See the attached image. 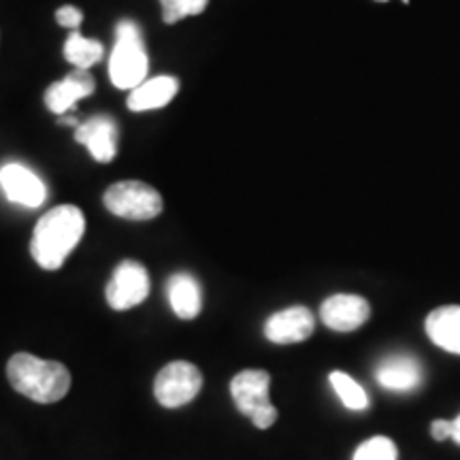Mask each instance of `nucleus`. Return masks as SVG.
I'll return each instance as SVG.
<instances>
[{
    "instance_id": "nucleus-1",
    "label": "nucleus",
    "mask_w": 460,
    "mask_h": 460,
    "mask_svg": "<svg viewBox=\"0 0 460 460\" xmlns=\"http://www.w3.org/2000/svg\"><path fill=\"white\" fill-rule=\"evenodd\" d=\"M85 216L75 205H58L37 222L31 241L34 262L45 271H56L84 237Z\"/></svg>"
},
{
    "instance_id": "nucleus-2",
    "label": "nucleus",
    "mask_w": 460,
    "mask_h": 460,
    "mask_svg": "<svg viewBox=\"0 0 460 460\" xmlns=\"http://www.w3.org/2000/svg\"><path fill=\"white\" fill-rule=\"evenodd\" d=\"M7 377L17 393L43 405L62 401L71 388V373L62 362L45 360L26 352L11 356Z\"/></svg>"
},
{
    "instance_id": "nucleus-3",
    "label": "nucleus",
    "mask_w": 460,
    "mask_h": 460,
    "mask_svg": "<svg viewBox=\"0 0 460 460\" xmlns=\"http://www.w3.org/2000/svg\"><path fill=\"white\" fill-rule=\"evenodd\" d=\"M149 58L139 26L122 20L115 28V45L109 58V77L115 88L135 90L147 79Z\"/></svg>"
},
{
    "instance_id": "nucleus-4",
    "label": "nucleus",
    "mask_w": 460,
    "mask_h": 460,
    "mask_svg": "<svg viewBox=\"0 0 460 460\" xmlns=\"http://www.w3.org/2000/svg\"><path fill=\"white\" fill-rule=\"evenodd\" d=\"M269 386H271V376L262 369L241 371L230 382L234 405L243 416L252 418L258 429L273 427L278 420V410L269 401Z\"/></svg>"
},
{
    "instance_id": "nucleus-5",
    "label": "nucleus",
    "mask_w": 460,
    "mask_h": 460,
    "mask_svg": "<svg viewBox=\"0 0 460 460\" xmlns=\"http://www.w3.org/2000/svg\"><path fill=\"white\" fill-rule=\"evenodd\" d=\"M102 203L113 216L124 220L146 222L163 214L164 200L156 188L143 181H118L107 188Z\"/></svg>"
},
{
    "instance_id": "nucleus-6",
    "label": "nucleus",
    "mask_w": 460,
    "mask_h": 460,
    "mask_svg": "<svg viewBox=\"0 0 460 460\" xmlns=\"http://www.w3.org/2000/svg\"><path fill=\"white\" fill-rule=\"evenodd\" d=\"M203 388V373L188 360L169 362L164 369H160L154 382V394L163 407L175 410V407L188 405L194 401Z\"/></svg>"
},
{
    "instance_id": "nucleus-7",
    "label": "nucleus",
    "mask_w": 460,
    "mask_h": 460,
    "mask_svg": "<svg viewBox=\"0 0 460 460\" xmlns=\"http://www.w3.org/2000/svg\"><path fill=\"white\" fill-rule=\"evenodd\" d=\"M149 288H152V281H149L147 269L141 262H119L105 290L109 307L115 309V312H126V309L137 307L149 296Z\"/></svg>"
},
{
    "instance_id": "nucleus-8",
    "label": "nucleus",
    "mask_w": 460,
    "mask_h": 460,
    "mask_svg": "<svg viewBox=\"0 0 460 460\" xmlns=\"http://www.w3.org/2000/svg\"><path fill=\"white\" fill-rule=\"evenodd\" d=\"M0 188L11 203L28 207V209H37L48 199L45 183L20 163H9L0 169Z\"/></svg>"
},
{
    "instance_id": "nucleus-9",
    "label": "nucleus",
    "mask_w": 460,
    "mask_h": 460,
    "mask_svg": "<svg viewBox=\"0 0 460 460\" xmlns=\"http://www.w3.org/2000/svg\"><path fill=\"white\" fill-rule=\"evenodd\" d=\"M371 315V305L358 295H332L322 303L320 318L337 332H352L360 329Z\"/></svg>"
},
{
    "instance_id": "nucleus-10",
    "label": "nucleus",
    "mask_w": 460,
    "mask_h": 460,
    "mask_svg": "<svg viewBox=\"0 0 460 460\" xmlns=\"http://www.w3.org/2000/svg\"><path fill=\"white\" fill-rule=\"evenodd\" d=\"M75 141L88 147L90 156L96 163L107 164L118 156V126L107 115H96L79 122L75 128Z\"/></svg>"
},
{
    "instance_id": "nucleus-11",
    "label": "nucleus",
    "mask_w": 460,
    "mask_h": 460,
    "mask_svg": "<svg viewBox=\"0 0 460 460\" xmlns=\"http://www.w3.org/2000/svg\"><path fill=\"white\" fill-rule=\"evenodd\" d=\"M315 318L303 305L281 309L264 324V337L273 343H301L314 335Z\"/></svg>"
},
{
    "instance_id": "nucleus-12",
    "label": "nucleus",
    "mask_w": 460,
    "mask_h": 460,
    "mask_svg": "<svg viewBox=\"0 0 460 460\" xmlns=\"http://www.w3.org/2000/svg\"><path fill=\"white\" fill-rule=\"evenodd\" d=\"M376 377L384 388L410 393L422 384V365L410 354H393L379 362Z\"/></svg>"
},
{
    "instance_id": "nucleus-13",
    "label": "nucleus",
    "mask_w": 460,
    "mask_h": 460,
    "mask_svg": "<svg viewBox=\"0 0 460 460\" xmlns=\"http://www.w3.org/2000/svg\"><path fill=\"white\" fill-rule=\"evenodd\" d=\"M94 92V79L90 77L88 71L77 68V71L66 75L60 82L51 84L48 92H45V105L51 113L65 115L75 102L85 99Z\"/></svg>"
},
{
    "instance_id": "nucleus-14",
    "label": "nucleus",
    "mask_w": 460,
    "mask_h": 460,
    "mask_svg": "<svg viewBox=\"0 0 460 460\" xmlns=\"http://www.w3.org/2000/svg\"><path fill=\"white\" fill-rule=\"evenodd\" d=\"M177 90H180V82L171 75H160V77L146 79L141 85H137L135 90H130L128 105L130 111H152V109L166 107L175 99Z\"/></svg>"
},
{
    "instance_id": "nucleus-15",
    "label": "nucleus",
    "mask_w": 460,
    "mask_h": 460,
    "mask_svg": "<svg viewBox=\"0 0 460 460\" xmlns=\"http://www.w3.org/2000/svg\"><path fill=\"white\" fill-rule=\"evenodd\" d=\"M424 326L437 348L460 356V305H446V307L433 309Z\"/></svg>"
},
{
    "instance_id": "nucleus-16",
    "label": "nucleus",
    "mask_w": 460,
    "mask_h": 460,
    "mask_svg": "<svg viewBox=\"0 0 460 460\" xmlns=\"http://www.w3.org/2000/svg\"><path fill=\"white\" fill-rule=\"evenodd\" d=\"M166 295L177 318L194 320L203 309V295H200L199 281L190 273L171 275L166 284Z\"/></svg>"
},
{
    "instance_id": "nucleus-17",
    "label": "nucleus",
    "mask_w": 460,
    "mask_h": 460,
    "mask_svg": "<svg viewBox=\"0 0 460 460\" xmlns=\"http://www.w3.org/2000/svg\"><path fill=\"white\" fill-rule=\"evenodd\" d=\"M102 56H105V48H102L101 41L85 39L79 31H73L68 34L65 43V58L73 66L88 71L90 66H94L96 62L102 60Z\"/></svg>"
},
{
    "instance_id": "nucleus-18",
    "label": "nucleus",
    "mask_w": 460,
    "mask_h": 460,
    "mask_svg": "<svg viewBox=\"0 0 460 460\" xmlns=\"http://www.w3.org/2000/svg\"><path fill=\"white\" fill-rule=\"evenodd\" d=\"M331 386L335 388L339 399L348 410L362 411L369 407V394L365 393V388L360 386L356 379H352L348 373L343 371H332L331 373Z\"/></svg>"
},
{
    "instance_id": "nucleus-19",
    "label": "nucleus",
    "mask_w": 460,
    "mask_h": 460,
    "mask_svg": "<svg viewBox=\"0 0 460 460\" xmlns=\"http://www.w3.org/2000/svg\"><path fill=\"white\" fill-rule=\"evenodd\" d=\"M396 458H399V450H396L394 441L382 435L362 441L354 452V460H396Z\"/></svg>"
},
{
    "instance_id": "nucleus-20",
    "label": "nucleus",
    "mask_w": 460,
    "mask_h": 460,
    "mask_svg": "<svg viewBox=\"0 0 460 460\" xmlns=\"http://www.w3.org/2000/svg\"><path fill=\"white\" fill-rule=\"evenodd\" d=\"M160 4H163L164 24H177L186 17L203 13L209 0H160Z\"/></svg>"
},
{
    "instance_id": "nucleus-21",
    "label": "nucleus",
    "mask_w": 460,
    "mask_h": 460,
    "mask_svg": "<svg viewBox=\"0 0 460 460\" xmlns=\"http://www.w3.org/2000/svg\"><path fill=\"white\" fill-rule=\"evenodd\" d=\"M56 22L60 26L68 28V31H79V26H82L84 22V13L82 9L66 4V7H60L56 11Z\"/></svg>"
},
{
    "instance_id": "nucleus-22",
    "label": "nucleus",
    "mask_w": 460,
    "mask_h": 460,
    "mask_svg": "<svg viewBox=\"0 0 460 460\" xmlns=\"http://www.w3.org/2000/svg\"><path fill=\"white\" fill-rule=\"evenodd\" d=\"M430 435H433L435 441L452 439V420H433Z\"/></svg>"
},
{
    "instance_id": "nucleus-23",
    "label": "nucleus",
    "mask_w": 460,
    "mask_h": 460,
    "mask_svg": "<svg viewBox=\"0 0 460 460\" xmlns=\"http://www.w3.org/2000/svg\"><path fill=\"white\" fill-rule=\"evenodd\" d=\"M452 439L460 446V413L452 420Z\"/></svg>"
},
{
    "instance_id": "nucleus-24",
    "label": "nucleus",
    "mask_w": 460,
    "mask_h": 460,
    "mask_svg": "<svg viewBox=\"0 0 460 460\" xmlns=\"http://www.w3.org/2000/svg\"><path fill=\"white\" fill-rule=\"evenodd\" d=\"M379 3H384V0H379Z\"/></svg>"
}]
</instances>
